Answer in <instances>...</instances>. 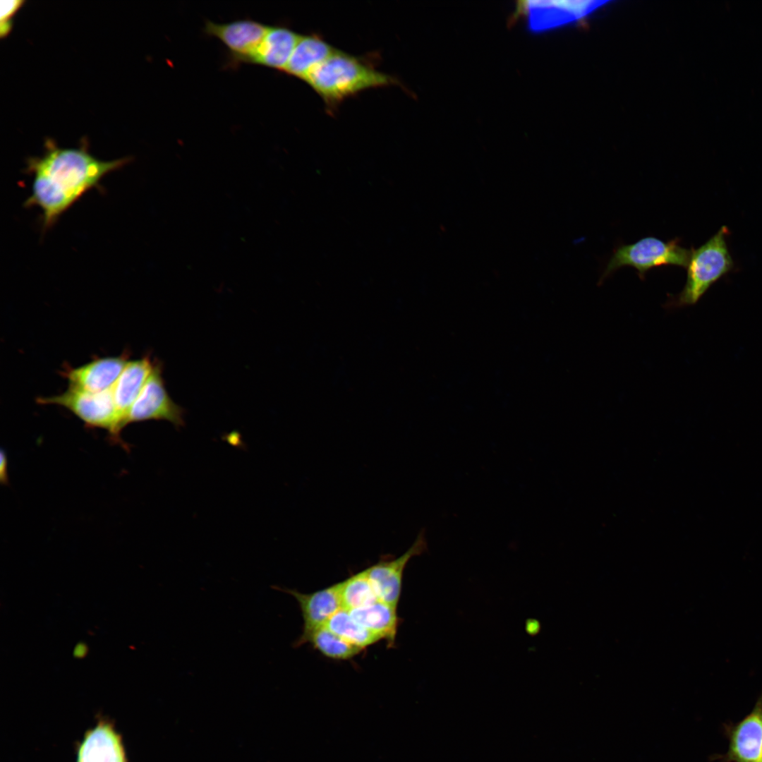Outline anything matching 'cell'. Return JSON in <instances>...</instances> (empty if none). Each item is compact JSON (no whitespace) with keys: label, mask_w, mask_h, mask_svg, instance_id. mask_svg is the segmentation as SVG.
Returning <instances> with one entry per match:
<instances>
[{"label":"cell","mask_w":762,"mask_h":762,"mask_svg":"<svg viewBox=\"0 0 762 762\" xmlns=\"http://www.w3.org/2000/svg\"><path fill=\"white\" fill-rule=\"evenodd\" d=\"M85 138L78 147H61L47 138L40 157L27 159L25 172L32 178L30 195L24 207H37L42 211L44 231L53 226L59 217L84 194L96 188L108 174L121 168L130 157L109 161L94 157Z\"/></svg>","instance_id":"cell-1"},{"label":"cell","mask_w":762,"mask_h":762,"mask_svg":"<svg viewBox=\"0 0 762 762\" xmlns=\"http://www.w3.org/2000/svg\"><path fill=\"white\" fill-rule=\"evenodd\" d=\"M333 111L346 98L362 91L394 85L397 80L367 61L336 49L304 80Z\"/></svg>","instance_id":"cell-2"},{"label":"cell","mask_w":762,"mask_h":762,"mask_svg":"<svg viewBox=\"0 0 762 762\" xmlns=\"http://www.w3.org/2000/svg\"><path fill=\"white\" fill-rule=\"evenodd\" d=\"M728 234V228L722 226L701 246L691 249L686 283L671 305L695 304L715 282L733 270L734 264L727 243Z\"/></svg>","instance_id":"cell-3"},{"label":"cell","mask_w":762,"mask_h":762,"mask_svg":"<svg viewBox=\"0 0 762 762\" xmlns=\"http://www.w3.org/2000/svg\"><path fill=\"white\" fill-rule=\"evenodd\" d=\"M691 250L682 246L678 238L668 241L646 236L631 244H622L613 251L601 279L623 267H631L643 279L650 270L662 266L687 267Z\"/></svg>","instance_id":"cell-4"},{"label":"cell","mask_w":762,"mask_h":762,"mask_svg":"<svg viewBox=\"0 0 762 762\" xmlns=\"http://www.w3.org/2000/svg\"><path fill=\"white\" fill-rule=\"evenodd\" d=\"M112 388L93 392L68 387L60 394L39 397L37 401L40 404H55L67 409L87 427L104 429L109 432L113 442L123 445L120 437L119 420Z\"/></svg>","instance_id":"cell-5"},{"label":"cell","mask_w":762,"mask_h":762,"mask_svg":"<svg viewBox=\"0 0 762 762\" xmlns=\"http://www.w3.org/2000/svg\"><path fill=\"white\" fill-rule=\"evenodd\" d=\"M162 373V365L155 361L151 374L122 423V429L128 424L149 420L167 421L177 428L184 424V411L169 395Z\"/></svg>","instance_id":"cell-6"},{"label":"cell","mask_w":762,"mask_h":762,"mask_svg":"<svg viewBox=\"0 0 762 762\" xmlns=\"http://www.w3.org/2000/svg\"><path fill=\"white\" fill-rule=\"evenodd\" d=\"M728 740L725 754L712 756L718 762H759L762 756V694L742 720L724 725Z\"/></svg>","instance_id":"cell-7"},{"label":"cell","mask_w":762,"mask_h":762,"mask_svg":"<svg viewBox=\"0 0 762 762\" xmlns=\"http://www.w3.org/2000/svg\"><path fill=\"white\" fill-rule=\"evenodd\" d=\"M96 723L75 744V762H129L113 718L98 713Z\"/></svg>","instance_id":"cell-8"},{"label":"cell","mask_w":762,"mask_h":762,"mask_svg":"<svg viewBox=\"0 0 762 762\" xmlns=\"http://www.w3.org/2000/svg\"><path fill=\"white\" fill-rule=\"evenodd\" d=\"M269 26L251 19L236 20L226 23H205L204 32L218 39L226 47L230 66L251 64Z\"/></svg>","instance_id":"cell-9"},{"label":"cell","mask_w":762,"mask_h":762,"mask_svg":"<svg viewBox=\"0 0 762 762\" xmlns=\"http://www.w3.org/2000/svg\"><path fill=\"white\" fill-rule=\"evenodd\" d=\"M425 531H421L413 544L401 555L382 559L365 569L371 586L379 600L397 607L400 598L404 571L410 560L427 551Z\"/></svg>","instance_id":"cell-10"},{"label":"cell","mask_w":762,"mask_h":762,"mask_svg":"<svg viewBox=\"0 0 762 762\" xmlns=\"http://www.w3.org/2000/svg\"><path fill=\"white\" fill-rule=\"evenodd\" d=\"M603 3L597 1H526L519 3L518 11L526 17L530 29L538 32L581 18Z\"/></svg>","instance_id":"cell-11"},{"label":"cell","mask_w":762,"mask_h":762,"mask_svg":"<svg viewBox=\"0 0 762 762\" xmlns=\"http://www.w3.org/2000/svg\"><path fill=\"white\" fill-rule=\"evenodd\" d=\"M289 593L297 600L303 619V631L294 646L302 645L304 639L315 629L325 626L328 620L342 608L341 582L320 591L303 593L296 589L272 586Z\"/></svg>","instance_id":"cell-12"},{"label":"cell","mask_w":762,"mask_h":762,"mask_svg":"<svg viewBox=\"0 0 762 762\" xmlns=\"http://www.w3.org/2000/svg\"><path fill=\"white\" fill-rule=\"evenodd\" d=\"M128 358L126 351L117 356L97 357L76 368L65 366L62 375L67 379L68 387L93 392L105 391L113 387Z\"/></svg>","instance_id":"cell-13"},{"label":"cell","mask_w":762,"mask_h":762,"mask_svg":"<svg viewBox=\"0 0 762 762\" xmlns=\"http://www.w3.org/2000/svg\"><path fill=\"white\" fill-rule=\"evenodd\" d=\"M155 361L147 356L129 361L113 386V395L119 420V430L122 423L141 392L154 368Z\"/></svg>","instance_id":"cell-14"},{"label":"cell","mask_w":762,"mask_h":762,"mask_svg":"<svg viewBox=\"0 0 762 762\" xmlns=\"http://www.w3.org/2000/svg\"><path fill=\"white\" fill-rule=\"evenodd\" d=\"M300 36L283 25L269 26L251 64L284 73Z\"/></svg>","instance_id":"cell-15"},{"label":"cell","mask_w":762,"mask_h":762,"mask_svg":"<svg viewBox=\"0 0 762 762\" xmlns=\"http://www.w3.org/2000/svg\"><path fill=\"white\" fill-rule=\"evenodd\" d=\"M336 49L316 34L301 35L284 73L304 81L308 73Z\"/></svg>","instance_id":"cell-16"},{"label":"cell","mask_w":762,"mask_h":762,"mask_svg":"<svg viewBox=\"0 0 762 762\" xmlns=\"http://www.w3.org/2000/svg\"><path fill=\"white\" fill-rule=\"evenodd\" d=\"M349 611L354 620L371 633L385 639L389 646L394 643L399 623L397 607L378 600Z\"/></svg>","instance_id":"cell-17"},{"label":"cell","mask_w":762,"mask_h":762,"mask_svg":"<svg viewBox=\"0 0 762 762\" xmlns=\"http://www.w3.org/2000/svg\"><path fill=\"white\" fill-rule=\"evenodd\" d=\"M309 642L323 655L335 660H347L358 654L362 649L349 643L326 626L313 630L303 641Z\"/></svg>","instance_id":"cell-18"},{"label":"cell","mask_w":762,"mask_h":762,"mask_svg":"<svg viewBox=\"0 0 762 762\" xmlns=\"http://www.w3.org/2000/svg\"><path fill=\"white\" fill-rule=\"evenodd\" d=\"M325 626L349 643L361 649L380 640L378 636L354 620L349 611L343 607L331 617Z\"/></svg>","instance_id":"cell-19"},{"label":"cell","mask_w":762,"mask_h":762,"mask_svg":"<svg viewBox=\"0 0 762 762\" xmlns=\"http://www.w3.org/2000/svg\"><path fill=\"white\" fill-rule=\"evenodd\" d=\"M342 607L351 610L370 605L378 600L363 569L341 582Z\"/></svg>","instance_id":"cell-20"},{"label":"cell","mask_w":762,"mask_h":762,"mask_svg":"<svg viewBox=\"0 0 762 762\" xmlns=\"http://www.w3.org/2000/svg\"><path fill=\"white\" fill-rule=\"evenodd\" d=\"M25 3L23 0L0 1V36L6 37L13 27L12 18Z\"/></svg>","instance_id":"cell-21"},{"label":"cell","mask_w":762,"mask_h":762,"mask_svg":"<svg viewBox=\"0 0 762 762\" xmlns=\"http://www.w3.org/2000/svg\"><path fill=\"white\" fill-rule=\"evenodd\" d=\"M88 652V647L84 642H79L76 644L73 650V656L76 658H84Z\"/></svg>","instance_id":"cell-22"},{"label":"cell","mask_w":762,"mask_h":762,"mask_svg":"<svg viewBox=\"0 0 762 762\" xmlns=\"http://www.w3.org/2000/svg\"><path fill=\"white\" fill-rule=\"evenodd\" d=\"M759 762H762V756H761V760H760V761H759Z\"/></svg>","instance_id":"cell-23"}]
</instances>
